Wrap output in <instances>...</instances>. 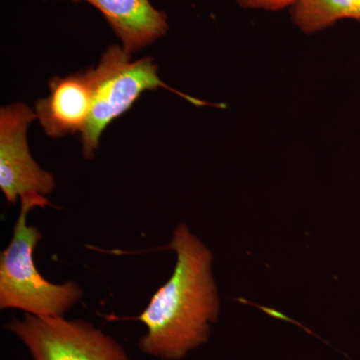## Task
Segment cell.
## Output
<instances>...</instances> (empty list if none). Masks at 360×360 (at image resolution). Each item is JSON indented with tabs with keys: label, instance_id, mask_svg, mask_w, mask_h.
<instances>
[{
	"label": "cell",
	"instance_id": "obj_7",
	"mask_svg": "<svg viewBox=\"0 0 360 360\" xmlns=\"http://www.w3.org/2000/svg\"><path fill=\"white\" fill-rule=\"evenodd\" d=\"M86 1L101 11L106 22L122 40V49L131 56L168 32L167 14L149 0H72Z\"/></svg>",
	"mask_w": 360,
	"mask_h": 360
},
{
	"label": "cell",
	"instance_id": "obj_9",
	"mask_svg": "<svg viewBox=\"0 0 360 360\" xmlns=\"http://www.w3.org/2000/svg\"><path fill=\"white\" fill-rule=\"evenodd\" d=\"M243 8L262 9V11H283L286 7H292L300 0H236Z\"/></svg>",
	"mask_w": 360,
	"mask_h": 360
},
{
	"label": "cell",
	"instance_id": "obj_2",
	"mask_svg": "<svg viewBox=\"0 0 360 360\" xmlns=\"http://www.w3.org/2000/svg\"><path fill=\"white\" fill-rule=\"evenodd\" d=\"M20 202L13 238L0 255V309H18L39 317L63 316L82 300L84 290L75 281L53 283L41 276L33 252L42 233L27 224L32 210L51 202L41 194L26 195Z\"/></svg>",
	"mask_w": 360,
	"mask_h": 360
},
{
	"label": "cell",
	"instance_id": "obj_1",
	"mask_svg": "<svg viewBox=\"0 0 360 360\" xmlns=\"http://www.w3.org/2000/svg\"><path fill=\"white\" fill-rule=\"evenodd\" d=\"M165 248L176 253L172 276L146 309L131 319L146 328L137 342L141 352L162 360H181L207 342L219 314V292L212 251L186 224L175 227Z\"/></svg>",
	"mask_w": 360,
	"mask_h": 360
},
{
	"label": "cell",
	"instance_id": "obj_4",
	"mask_svg": "<svg viewBox=\"0 0 360 360\" xmlns=\"http://www.w3.org/2000/svg\"><path fill=\"white\" fill-rule=\"evenodd\" d=\"M4 328L23 343L32 360H131L112 336L82 319L25 314Z\"/></svg>",
	"mask_w": 360,
	"mask_h": 360
},
{
	"label": "cell",
	"instance_id": "obj_8",
	"mask_svg": "<svg viewBox=\"0 0 360 360\" xmlns=\"http://www.w3.org/2000/svg\"><path fill=\"white\" fill-rule=\"evenodd\" d=\"M290 15L302 32L312 34L340 20L360 22V0H300L291 7Z\"/></svg>",
	"mask_w": 360,
	"mask_h": 360
},
{
	"label": "cell",
	"instance_id": "obj_6",
	"mask_svg": "<svg viewBox=\"0 0 360 360\" xmlns=\"http://www.w3.org/2000/svg\"><path fill=\"white\" fill-rule=\"evenodd\" d=\"M103 68L53 77L49 82V96L35 103V113L45 134L60 139L84 131L86 127Z\"/></svg>",
	"mask_w": 360,
	"mask_h": 360
},
{
	"label": "cell",
	"instance_id": "obj_5",
	"mask_svg": "<svg viewBox=\"0 0 360 360\" xmlns=\"http://www.w3.org/2000/svg\"><path fill=\"white\" fill-rule=\"evenodd\" d=\"M37 118L25 103L0 111V189L11 205L30 194L47 196L56 187L53 174L39 167L28 148V125Z\"/></svg>",
	"mask_w": 360,
	"mask_h": 360
},
{
	"label": "cell",
	"instance_id": "obj_3",
	"mask_svg": "<svg viewBox=\"0 0 360 360\" xmlns=\"http://www.w3.org/2000/svg\"><path fill=\"white\" fill-rule=\"evenodd\" d=\"M130 58L122 46L111 45L99 61L103 68V77L97 87L89 122L82 132V153L86 160L94 158L103 130L129 110L146 90L168 89L195 105H207L205 101L165 84L158 77V65L153 58L130 61Z\"/></svg>",
	"mask_w": 360,
	"mask_h": 360
}]
</instances>
